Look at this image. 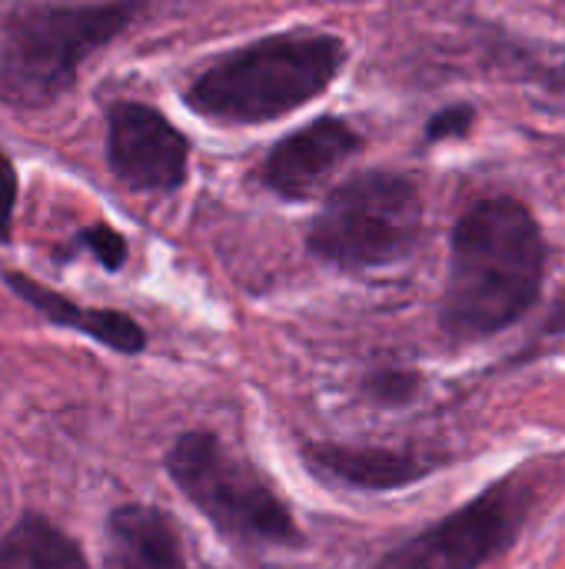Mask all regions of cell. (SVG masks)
Masks as SVG:
<instances>
[{
    "instance_id": "obj_1",
    "label": "cell",
    "mask_w": 565,
    "mask_h": 569,
    "mask_svg": "<svg viewBox=\"0 0 565 569\" xmlns=\"http://www.w3.org/2000/svg\"><path fill=\"white\" fill-rule=\"evenodd\" d=\"M546 247L536 217L513 197L476 203L453 230L443 323L453 337H490L519 320L543 290Z\"/></svg>"
},
{
    "instance_id": "obj_2",
    "label": "cell",
    "mask_w": 565,
    "mask_h": 569,
    "mask_svg": "<svg viewBox=\"0 0 565 569\" xmlns=\"http://www.w3.org/2000/svg\"><path fill=\"white\" fill-rule=\"evenodd\" d=\"M346 60L333 33L290 30L220 57L186 93V103L223 123H263L323 93Z\"/></svg>"
},
{
    "instance_id": "obj_3",
    "label": "cell",
    "mask_w": 565,
    "mask_h": 569,
    "mask_svg": "<svg viewBox=\"0 0 565 569\" xmlns=\"http://www.w3.org/2000/svg\"><path fill=\"white\" fill-rule=\"evenodd\" d=\"M137 10V0L20 10L0 37V93L17 107L60 100L73 87L80 63L120 37Z\"/></svg>"
},
{
    "instance_id": "obj_4",
    "label": "cell",
    "mask_w": 565,
    "mask_h": 569,
    "mask_svg": "<svg viewBox=\"0 0 565 569\" xmlns=\"http://www.w3.org/2000/svg\"><path fill=\"white\" fill-rule=\"evenodd\" d=\"M420 227V190L400 173L366 170L330 193L310 227V250L346 270L386 267L416 247Z\"/></svg>"
},
{
    "instance_id": "obj_5",
    "label": "cell",
    "mask_w": 565,
    "mask_h": 569,
    "mask_svg": "<svg viewBox=\"0 0 565 569\" xmlns=\"http://www.w3.org/2000/svg\"><path fill=\"white\" fill-rule=\"evenodd\" d=\"M167 470L183 497L196 503L220 533L266 543L296 540V527L273 487L250 460L230 453L213 433L180 437L167 457Z\"/></svg>"
},
{
    "instance_id": "obj_6",
    "label": "cell",
    "mask_w": 565,
    "mask_h": 569,
    "mask_svg": "<svg viewBox=\"0 0 565 569\" xmlns=\"http://www.w3.org/2000/svg\"><path fill=\"white\" fill-rule=\"evenodd\" d=\"M523 520V493L509 483L490 487L443 523L393 550L380 569H476L503 550Z\"/></svg>"
},
{
    "instance_id": "obj_7",
    "label": "cell",
    "mask_w": 565,
    "mask_h": 569,
    "mask_svg": "<svg viewBox=\"0 0 565 569\" xmlns=\"http://www.w3.org/2000/svg\"><path fill=\"white\" fill-rule=\"evenodd\" d=\"M107 160L133 190H176L186 177L190 143L160 110L120 100L107 110Z\"/></svg>"
},
{
    "instance_id": "obj_8",
    "label": "cell",
    "mask_w": 565,
    "mask_h": 569,
    "mask_svg": "<svg viewBox=\"0 0 565 569\" xmlns=\"http://www.w3.org/2000/svg\"><path fill=\"white\" fill-rule=\"evenodd\" d=\"M356 150L360 137L346 120L320 117L266 153L263 180L286 200H310Z\"/></svg>"
},
{
    "instance_id": "obj_9",
    "label": "cell",
    "mask_w": 565,
    "mask_h": 569,
    "mask_svg": "<svg viewBox=\"0 0 565 569\" xmlns=\"http://www.w3.org/2000/svg\"><path fill=\"white\" fill-rule=\"evenodd\" d=\"M110 569H186L170 520L153 507H120L107 523Z\"/></svg>"
},
{
    "instance_id": "obj_10",
    "label": "cell",
    "mask_w": 565,
    "mask_h": 569,
    "mask_svg": "<svg viewBox=\"0 0 565 569\" xmlns=\"http://www.w3.org/2000/svg\"><path fill=\"white\" fill-rule=\"evenodd\" d=\"M7 283H10L33 310H40L50 323H57V327H73L77 333H87V337H93V340L103 343V347H113V350H120V353H140L143 343H147L143 330H140L130 317H123V313H117V310H80V307L70 303L67 297H60V293L40 287L37 280L20 277V273H10Z\"/></svg>"
},
{
    "instance_id": "obj_11",
    "label": "cell",
    "mask_w": 565,
    "mask_h": 569,
    "mask_svg": "<svg viewBox=\"0 0 565 569\" xmlns=\"http://www.w3.org/2000/svg\"><path fill=\"white\" fill-rule=\"evenodd\" d=\"M313 460L353 483V487H370V490H390V487H403L420 480L433 463L410 457V453H396V450H356V447H320L313 450Z\"/></svg>"
},
{
    "instance_id": "obj_12",
    "label": "cell",
    "mask_w": 565,
    "mask_h": 569,
    "mask_svg": "<svg viewBox=\"0 0 565 569\" xmlns=\"http://www.w3.org/2000/svg\"><path fill=\"white\" fill-rule=\"evenodd\" d=\"M0 569H87V560L67 533L27 517L0 537Z\"/></svg>"
},
{
    "instance_id": "obj_13",
    "label": "cell",
    "mask_w": 565,
    "mask_h": 569,
    "mask_svg": "<svg viewBox=\"0 0 565 569\" xmlns=\"http://www.w3.org/2000/svg\"><path fill=\"white\" fill-rule=\"evenodd\" d=\"M476 120V110L466 107V103H456V107H446L440 110L430 123H426V140L430 143H440V140H456V137H466L470 127Z\"/></svg>"
},
{
    "instance_id": "obj_14",
    "label": "cell",
    "mask_w": 565,
    "mask_h": 569,
    "mask_svg": "<svg viewBox=\"0 0 565 569\" xmlns=\"http://www.w3.org/2000/svg\"><path fill=\"white\" fill-rule=\"evenodd\" d=\"M83 243L93 250V257L107 270H117L127 260V240L117 230H110V227H90V230H83Z\"/></svg>"
},
{
    "instance_id": "obj_15",
    "label": "cell",
    "mask_w": 565,
    "mask_h": 569,
    "mask_svg": "<svg viewBox=\"0 0 565 569\" xmlns=\"http://www.w3.org/2000/svg\"><path fill=\"white\" fill-rule=\"evenodd\" d=\"M17 203V173L7 153H0V240H10V220Z\"/></svg>"
},
{
    "instance_id": "obj_16",
    "label": "cell",
    "mask_w": 565,
    "mask_h": 569,
    "mask_svg": "<svg viewBox=\"0 0 565 569\" xmlns=\"http://www.w3.org/2000/svg\"><path fill=\"white\" fill-rule=\"evenodd\" d=\"M373 390L380 397H390V400H400L413 390V377H403V373H386V377H376Z\"/></svg>"
}]
</instances>
